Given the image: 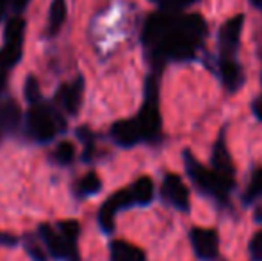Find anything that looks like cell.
Listing matches in <instances>:
<instances>
[{
  "label": "cell",
  "instance_id": "cell-12",
  "mask_svg": "<svg viewBox=\"0 0 262 261\" xmlns=\"http://www.w3.org/2000/svg\"><path fill=\"white\" fill-rule=\"evenodd\" d=\"M111 258L113 261H145V252L136 245L118 240L111 244Z\"/></svg>",
  "mask_w": 262,
  "mask_h": 261
},
{
  "label": "cell",
  "instance_id": "cell-17",
  "mask_svg": "<svg viewBox=\"0 0 262 261\" xmlns=\"http://www.w3.org/2000/svg\"><path fill=\"white\" fill-rule=\"evenodd\" d=\"M25 31V22L21 18H13L9 20L6 27V42L13 43V45H21V38H24Z\"/></svg>",
  "mask_w": 262,
  "mask_h": 261
},
{
  "label": "cell",
  "instance_id": "cell-19",
  "mask_svg": "<svg viewBox=\"0 0 262 261\" xmlns=\"http://www.w3.org/2000/svg\"><path fill=\"white\" fill-rule=\"evenodd\" d=\"M100 188H102V181L95 172H90L88 175H84L82 181H80V192L84 195H95V193L100 192Z\"/></svg>",
  "mask_w": 262,
  "mask_h": 261
},
{
  "label": "cell",
  "instance_id": "cell-8",
  "mask_svg": "<svg viewBox=\"0 0 262 261\" xmlns=\"http://www.w3.org/2000/svg\"><path fill=\"white\" fill-rule=\"evenodd\" d=\"M171 22V14L169 13H156L146 20L145 29H143V43L145 45H156L161 39V36L166 32Z\"/></svg>",
  "mask_w": 262,
  "mask_h": 261
},
{
  "label": "cell",
  "instance_id": "cell-16",
  "mask_svg": "<svg viewBox=\"0 0 262 261\" xmlns=\"http://www.w3.org/2000/svg\"><path fill=\"white\" fill-rule=\"evenodd\" d=\"M21 49L20 45H13V43H7L2 50H0V68L7 70L13 65H16L20 61Z\"/></svg>",
  "mask_w": 262,
  "mask_h": 261
},
{
  "label": "cell",
  "instance_id": "cell-21",
  "mask_svg": "<svg viewBox=\"0 0 262 261\" xmlns=\"http://www.w3.org/2000/svg\"><path fill=\"white\" fill-rule=\"evenodd\" d=\"M55 156H57V161L62 165H68L73 161V156H75V147L70 142H61L55 149Z\"/></svg>",
  "mask_w": 262,
  "mask_h": 261
},
{
  "label": "cell",
  "instance_id": "cell-24",
  "mask_svg": "<svg viewBox=\"0 0 262 261\" xmlns=\"http://www.w3.org/2000/svg\"><path fill=\"white\" fill-rule=\"evenodd\" d=\"M25 97L29 102H36L39 98V84L36 81V77H27L25 83Z\"/></svg>",
  "mask_w": 262,
  "mask_h": 261
},
{
  "label": "cell",
  "instance_id": "cell-4",
  "mask_svg": "<svg viewBox=\"0 0 262 261\" xmlns=\"http://www.w3.org/2000/svg\"><path fill=\"white\" fill-rule=\"evenodd\" d=\"M162 195L168 198L175 208L187 211L189 209V192L182 179L177 174H168L162 181Z\"/></svg>",
  "mask_w": 262,
  "mask_h": 261
},
{
  "label": "cell",
  "instance_id": "cell-23",
  "mask_svg": "<svg viewBox=\"0 0 262 261\" xmlns=\"http://www.w3.org/2000/svg\"><path fill=\"white\" fill-rule=\"evenodd\" d=\"M59 229H61V236L66 238L68 242H75L77 240V234H79V224L73 222V220H68V222H62L61 226H59Z\"/></svg>",
  "mask_w": 262,
  "mask_h": 261
},
{
  "label": "cell",
  "instance_id": "cell-3",
  "mask_svg": "<svg viewBox=\"0 0 262 261\" xmlns=\"http://www.w3.org/2000/svg\"><path fill=\"white\" fill-rule=\"evenodd\" d=\"M243 25H245V16L243 14H237V16L230 18V20L221 25L220 34H217L221 59H232V56L237 52L239 42H241Z\"/></svg>",
  "mask_w": 262,
  "mask_h": 261
},
{
  "label": "cell",
  "instance_id": "cell-13",
  "mask_svg": "<svg viewBox=\"0 0 262 261\" xmlns=\"http://www.w3.org/2000/svg\"><path fill=\"white\" fill-rule=\"evenodd\" d=\"M80 97H82V79H79L72 86H64L61 90V101L68 113H77L80 106Z\"/></svg>",
  "mask_w": 262,
  "mask_h": 261
},
{
  "label": "cell",
  "instance_id": "cell-22",
  "mask_svg": "<svg viewBox=\"0 0 262 261\" xmlns=\"http://www.w3.org/2000/svg\"><path fill=\"white\" fill-rule=\"evenodd\" d=\"M18 122V106L9 102L6 104V108L2 109V126L11 127Z\"/></svg>",
  "mask_w": 262,
  "mask_h": 261
},
{
  "label": "cell",
  "instance_id": "cell-26",
  "mask_svg": "<svg viewBox=\"0 0 262 261\" xmlns=\"http://www.w3.org/2000/svg\"><path fill=\"white\" fill-rule=\"evenodd\" d=\"M252 109H253V113H255L257 118L262 120V95L260 97H257V101L252 104Z\"/></svg>",
  "mask_w": 262,
  "mask_h": 261
},
{
  "label": "cell",
  "instance_id": "cell-11",
  "mask_svg": "<svg viewBox=\"0 0 262 261\" xmlns=\"http://www.w3.org/2000/svg\"><path fill=\"white\" fill-rule=\"evenodd\" d=\"M220 75H221L223 84L230 91H237L239 88L243 86V83H245V73H243V68L235 63L234 59H221Z\"/></svg>",
  "mask_w": 262,
  "mask_h": 261
},
{
  "label": "cell",
  "instance_id": "cell-18",
  "mask_svg": "<svg viewBox=\"0 0 262 261\" xmlns=\"http://www.w3.org/2000/svg\"><path fill=\"white\" fill-rule=\"evenodd\" d=\"M116 211H118V208L113 204V200H107L104 206H102V209H100V226H102V229L105 231V233H111V231L114 229V215H116Z\"/></svg>",
  "mask_w": 262,
  "mask_h": 261
},
{
  "label": "cell",
  "instance_id": "cell-5",
  "mask_svg": "<svg viewBox=\"0 0 262 261\" xmlns=\"http://www.w3.org/2000/svg\"><path fill=\"white\" fill-rule=\"evenodd\" d=\"M191 244L194 252L202 259H212L217 254V234L212 229H202L194 227L191 231Z\"/></svg>",
  "mask_w": 262,
  "mask_h": 261
},
{
  "label": "cell",
  "instance_id": "cell-25",
  "mask_svg": "<svg viewBox=\"0 0 262 261\" xmlns=\"http://www.w3.org/2000/svg\"><path fill=\"white\" fill-rule=\"evenodd\" d=\"M250 252H252L255 261H262V231L257 233L253 236V240L250 242Z\"/></svg>",
  "mask_w": 262,
  "mask_h": 261
},
{
  "label": "cell",
  "instance_id": "cell-1",
  "mask_svg": "<svg viewBox=\"0 0 262 261\" xmlns=\"http://www.w3.org/2000/svg\"><path fill=\"white\" fill-rule=\"evenodd\" d=\"M184 156H186L184 159H186L187 174L204 193H209V195L217 198H225L228 195V192L234 188V179H228L225 175L217 174V172L205 168L196 157L191 156L189 150H186Z\"/></svg>",
  "mask_w": 262,
  "mask_h": 261
},
{
  "label": "cell",
  "instance_id": "cell-20",
  "mask_svg": "<svg viewBox=\"0 0 262 261\" xmlns=\"http://www.w3.org/2000/svg\"><path fill=\"white\" fill-rule=\"evenodd\" d=\"M259 197H262V168H259V170L253 174L248 190H246V193H245V202H252Z\"/></svg>",
  "mask_w": 262,
  "mask_h": 261
},
{
  "label": "cell",
  "instance_id": "cell-28",
  "mask_svg": "<svg viewBox=\"0 0 262 261\" xmlns=\"http://www.w3.org/2000/svg\"><path fill=\"white\" fill-rule=\"evenodd\" d=\"M252 2L255 4L257 7H260V9H262V0H252Z\"/></svg>",
  "mask_w": 262,
  "mask_h": 261
},
{
  "label": "cell",
  "instance_id": "cell-9",
  "mask_svg": "<svg viewBox=\"0 0 262 261\" xmlns=\"http://www.w3.org/2000/svg\"><path fill=\"white\" fill-rule=\"evenodd\" d=\"M114 142L121 147H132L141 139V131H139L136 120H120L111 129Z\"/></svg>",
  "mask_w": 262,
  "mask_h": 261
},
{
  "label": "cell",
  "instance_id": "cell-14",
  "mask_svg": "<svg viewBox=\"0 0 262 261\" xmlns=\"http://www.w3.org/2000/svg\"><path fill=\"white\" fill-rule=\"evenodd\" d=\"M132 198H134V202H138V204L141 206H146L152 202L154 198V181L150 177H139L138 181L134 183V186H132Z\"/></svg>",
  "mask_w": 262,
  "mask_h": 261
},
{
  "label": "cell",
  "instance_id": "cell-15",
  "mask_svg": "<svg viewBox=\"0 0 262 261\" xmlns=\"http://www.w3.org/2000/svg\"><path fill=\"white\" fill-rule=\"evenodd\" d=\"M66 0H54L49 14V34H55L66 20Z\"/></svg>",
  "mask_w": 262,
  "mask_h": 261
},
{
  "label": "cell",
  "instance_id": "cell-27",
  "mask_svg": "<svg viewBox=\"0 0 262 261\" xmlns=\"http://www.w3.org/2000/svg\"><path fill=\"white\" fill-rule=\"evenodd\" d=\"M27 2L29 0H14V7H16V9H21V7H25Z\"/></svg>",
  "mask_w": 262,
  "mask_h": 261
},
{
  "label": "cell",
  "instance_id": "cell-6",
  "mask_svg": "<svg viewBox=\"0 0 262 261\" xmlns=\"http://www.w3.org/2000/svg\"><path fill=\"white\" fill-rule=\"evenodd\" d=\"M29 122H31L32 134L39 142H49L55 136V122L50 113L45 108H34L29 113Z\"/></svg>",
  "mask_w": 262,
  "mask_h": 261
},
{
  "label": "cell",
  "instance_id": "cell-7",
  "mask_svg": "<svg viewBox=\"0 0 262 261\" xmlns=\"http://www.w3.org/2000/svg\"><path fill=\"white\" fill-rule=\"evenodd\" d=\"M41 236L45 240V245L49 247L50 254L57 259H66L73 256V244L62 238L61 234H55L49 226H41Z\"/></svg>",
  "mask_w": 262,
  "mask_h": 261
},
{
  "label": "cell",
  "instance_id": "cell-10",
  "mask_svg": "<svg viewBox=\"0 0 262 261\" xmlns=\"http://www.w3.org/2000/svg\"><path fill=\"white\" fill-rule=\"evenodd\" d=\"M212 167L214 172L225 175L228 179H234V163H232V157L228 154L227 143H225L223 134L220 136V139L216 142L212 150Z\"/></svg>",
  "mask_w": 262,
  "mask_h": 261
},
{
  "label": "cell",
  "instance_id": "cell-2",
  "mask_svg": "<svg viewBox=\"0 0 262 261\" xmlns=\"http://www.w3.org/2000/svg\"><path fill=\"white\" fill-rule=\"evenodd\" d=\"M139 131H141V138L146 139H156L161 132V113H159L157 106V84L154 79L148 81L146 86V101L143 104L141 111H139L138 118H136Z\"/></svg>",
  "mask_w": 262,
  "mask_h": 261
},
{
  "label": "cell",
  "instance_id": "cell-29",
  "mask_svg": "<svg viewBox=\"0 0 262 261\" xmlns=\"http://www.w3.org/2000/svg\"><path fill=\"white\" fill-rule=\"evenodd\" d=\"M6 2H7V0H0V13H2L4 6H6Z\"/></svg>",
  "mask_w": 262,
  "mask_h": 261
}]
</instances>
